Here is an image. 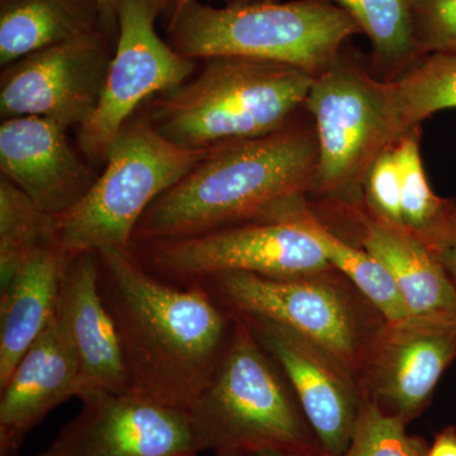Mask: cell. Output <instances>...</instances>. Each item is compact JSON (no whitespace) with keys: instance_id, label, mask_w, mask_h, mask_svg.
Instances as JSON below:
<instances>
[{"instance_id":"603a6c76","label":"cell","mask_w":456,"mask_h":456,"mask_svg":"<svg viewBox=\"0 0 456 456\" xmlns=\"http://www.w3.org/2000/svg\"><path fill=\"white\" fill-rule=\"evenodd\" d=\"M393 150L401 176L402 230L434 250L454 220L455 203L437 197L428 185L419 152V127L399 137Z\"/></svg>"},{"instance_id":"7402d4cb","label":"cell","mask_w":456,"mask_h":456,"mask_svg":"<svg viewBox=\"0 0 456 456\" xmlns=\"http://www.w3.org/2000/svg\"><path fill=\"white\" fill-rule=\"evenodd\" d=\"M398 139L432 114L456 108V56L419 57L398 79L387 82Z\"/></svg>"},{"instance_id":"cb8c5ba5","label":"cell","mask_w":456,"mask_h":456,"mask_svg":"<svg viewBox=\"0 0 456 456\" xmlns=\"http://www.w3.org/2000/svg\"><path fill=\"white\" fill-rule=\"evenodd\" d=\"M56 248L55 217L0 176V284L42 248Z\"/></svg>"},{"instance_id":"ac0fdd59","label":"cell","mask_w":456,"mask_h":456,"mask_svg":"<svg viewBox=\"0 0 456 456\" xmlns=\"http://www.w3.org/2000/svg\"><path fill=\"white\" fill-rule=\"evenodd\" d=\"M360 244L395 279L410 317L456 320V288L439 256L421 240L369 213Z\"/></svg>"},{"instance_id":"4fadbf2b","label":"cell","mask_w":456,"mask_h":456,"mask_svg":"<svg viewBox=\"0 0 456 456\" xmlns=\"http://www.w3.org/2000/svg\"><path fill=\"white\" fill-rule=\"evenodd\" d=\"M239 318L283 371L325 454L344 456L364 401L358 378L305 336L264 318Z\"/></svg>"},{"instance_id":"6da1fadb","label":"cell","mask_w":456,"mask_h":456,"mask_svg":"<svg viewBox=\"0 0 456 456\" xmlns=\"http://www.w3.org/2000/svg\"><path fill=\"white\" fill-rule=\"evenodd\" d=\"M102 298L118 334L130 393L189 411L226 353L235 318L200 284L150 274L130 248L95 251Z\"/></svg>"},{"instance_id":"ffe728a7","label":"cell","mask_w":456,"mask_h":456,"mask_svg":"<svg viewBox=\"0 0 456 456\" xmlns=\"http://www.w3.org/2000/svg\"><path fill=\"white\" fill-rule=\"evenodd\" d=\"M95 31L97 0H0V65Z\"/></svg>"},{"instance_id":"52a82bcc","label":"cell","mask_w":456,"mask_h":456,"mask_svg":"<svg viewBox=\"0 0 456 456\" xmlns=\"http://www.w3.org/2000/svg\"><path fill=\"white\" fill-rule=\"evenodd\" d=\"M336 270L298 278L224 273L198 281L233 317L272 321L305 336L362 380L384 318Z\"/></svg>"},{"instance_id":"5bb4252c","label":"cell","mask_w":456,"mask_h":456,"mask_svg":"<svg viewBox=\"0 0 456 456\" xmlns=\"http://www.w3.org/2000/svg\"><path fill=\"white\" fill-rule=\"evenodd\" d=\"M456 359V320L408 317L384 322L362 374L364 397L410 424L428 406Z\"/></svg>"},{"instance_id":"f546056e","label":"cell","mask_w":456,"mask_h":456,"mask_svg":"<svg viewBox=\"0 0 456 456\" xmlns=\"http://www.w3.org/2000/svg\"><path fill=\"white\" fill-rule=\"evenodd\" d=\"M99 16H101L102 31L108 37L117 36V23H118L119 0H97Z\"/></svg>"},{"instance_id":"836d02e7","label":"cell","mask_w":456,"mask_h":456,"mask_svg":"<svg viewBox=\"0 0 456 456\" xmlns=\"http://www.w3.org/2000/svg\"><path fill=\"white\" fill-rule=\"evenodd\" d=\"M215 456H255V455L248 454V452H220V454H215Z\"/></svg>"},{"instance_id":"7a4b0ae2","label":"cell","mask_w":456,"mask_h":456,"mask_svg":"<svg viewBox=\"0 0 456 456\" xmlns=\"http://www.w3.org/2000/svg\"><path fill=\"white\" fill-rule=\"evenodd\" d=\"M316 164L314 131L292 125L265 136L212 147L147 208L131 245L278 217L305 202Z\"/></svg>"},{"instance_id":"44dd1931","label":"cell","mask_w":456,"mask_h":456,"mask_svg":"<svg viewBox=\"0 0 456 456\" xmlns=\"http://www.w3.org/2000/svg\"><path fill=\"white\" fill-rule=\"evenodd\" d=\"M285 215L316 240L331 268L344 275L386 322H401L410 317L391 273L373 255L336 236L318 221L305 202L288 209Z\"/></svg>"},{"instance_id":"9a60e30c","label":"cell","mask_w":456,"mask_h":456,"mask_svg":"<svg viewBox=\"0 0 456 456\" xmlns=\"http://www.w3.org/2000/svg\"><path fill=\"white\" fill-rule=\"evenodd\" d=\"M77 154L68 128L41 117H17L0 126V176L13 183L53 217L73 209L97 180Z\"/></svg>"},{"instance_id":"8fae6325","label":"cell","mask_w":456,"mask_h":456,"mask_svg":"<svg viewBox=\"0 0 456 456\" xmlns=\"http://www.w3.org/2000/svg\"><path fill=\"white\" fill-rule=\"evenodd\" d=\"M110 38L95 31L29 53L3 68L2 121L41 117L80 128L97 110L112 53Z\"/></svg>"},{"instance_id":"8992f818","label":"cell","mask_w":456,"mask_h":456,"mask_svg":"<svg viewBox=\"0 0 456 456\" xmlns=\"http://www.w3.org/2000/svg\"><path fill=\"white\" fill-rule=\"evenodd\" d=\"M209 150L174 145L145 119L134 117L114 141L104 170L86 196L55 217L57 250L70 260L86 251L130 248L147 208Z\"/></svg>"},{"instance_id":"d590c367","label":"cell","mask_w":456,"mask_h":456,"mask_svg":"<svg viewBox=\"0 0 456 456\" xmlns=\"http://www.w3.org/2000/svg\"><path fill=\"white\" fill-rule=\"evenodd\" d=\"M264 2H275V0H264Z\"/></svg>"},{"instance_id":"30bf717a","label":"cell","mask_w":456,"mask_h":456,"mask_svg":"<svg viewBox=\"0 0 456 456\" xmlns=\"http://www.w3.org/2000/svg\"><path fill=\"white\" fill-rule=\"evenodd\" d=\"M171 0H119L117 46L102 92L88 122L79 128L77 145L92 165L106 164L123 127L147 101L191 79L196 61L167 44L156 20Z\"/></svg>"},{"instance_id":"83f0119b","label":"cell","mask_w":456,"mask_h":456,"mask_svg":"<svg viewBox=\"0 0 456 456\" xmlns=\"http://www.w3.org/2000/svg\"><path fill=\"white\" fill-rule=\"evenodd\" d=\"M364 187L369 213L402 228L401 176L393 145L375 159L365 176Z\"/></svg>"},{"instance_id":"d4e9b609","label":"cell","mask_w":456,"mask_h":456,"mask_svg":"<svg viewBox=\"0 0 456 456\" xmlns=\"http://www.w3.org/2000/svg\"><path fill=\"white\" fill-rule=\"evenodd\" d=\"M368 36L378 61L406 66L421 57L413 33L412 0H330Z\"/></svg>"},{"instance_id":"7c38bea8","label":"cell","mask_w":456,"mask_h":456,"mask_svg":"<svg viewBox=\"0 0 456 456\" xmlns=\"http://www.w3.org/2000/svg\"><path fill=\"white\" fill-rule=\"evenodd\" d=\"M60 430L49 456L200 455L189 411L134 395L102 393Z\"/></svg>"},{"instance_id":"2e32d148","label":"cell","mask_w":456,"mask_h":456,"mask_svg":"<svg viewBox=\"0 0 456 456\" xmlns=\"http://www.w3.org/2000/svg\"><path fill=\"white\" fill-rule=\"evenodd\" d=\"M55 317L77 360V398L130 393L121 342L99 290L95 251L77 255L66 264Z\"/></svg>"},{"instance_id":"4316f807","label":"cell","mask_w":456,"mask_h":456,"mask_svg":"<svg viewBox=\"0 0 456 456\" xmlns=\"http://www.w3.org/2000/svg\"><path fill=\"white\" fill-rule=\"evenodd\" d=\"M412 20L419 55L456 56V0H412Z\"/></svg>"},{"instance_id":"277c9868","label":"cell","mask_w":456,"mask_h":456,"mask_svg":"<svg viewBox=\"0 0 456 456\" xmlns=\"http://www.w3.org/2000/svg\"><path fill=\"white\" fill-rule=\"evenodd\" d=\"M360 32L354 18L330 0H260L224 8L193 0L171 7L169 23L171 46L194 61L245 57L314 77L335 64L344 42Z\"/></svg>"},{"instance_id":"5b68a950","label":"cell","mask_w":456,"mask_h":456,"mask_svg":"<svg viewBox=\"0 0 456 456\" xmlns=\"http://www.w3.org/2000/svg\"><path fill=\"white\" fill-rule=\"evenodd\" d=\"M233 318L226 353L211 383L189 410L200 452L329 456L281 369L248 323Z\"/></svg>"},{"instance_id":"d6986e66","label":"cell","mask_w":456,"mask_h":456,"mask_svg":"<svg viewBox=\"0 0 456 456\" xmlns=\"http://www.w3.org/2000/svg\"><path fill=\"white\" fill-rule=\"evenodd\" d=\"M68 261L55 246L42 248L0 285V388L55 317Z\"/></svg>"},{"instance_id":"4dcf8cb0","label":"cell","mask_w":456,"mask_h":456,"mask_svg":"<svg viewBox=\"0 0 456 456\" xmlns=\"http://www.w3.org/2000/svg\"><path fill=\"white\" fill-rule=\"evenodd\" d=\"M426 456H456V430L448 428L435 437L431 448Z\"/></svg>"},{"instance_id":"1f68e13d","label":"cell","mask_w":456,"mask_h":456,"mask_svg":"<svg viewBox=\"0 0 456 456\" xmlns=\"http://www.w3.org/2000/svg\"><path fill=\"white\" fill-rule=\"evenodd\" d=\"M189 2H193V0H171V7H180V5L187 4ZM228 4L230 3H253V2H260V0H224Z\"/></svg>"},{"instance_id":"f1b7e54d","label":"cell","mask_w":456,"mask_h":456,"mask_svg":"<svg viewBox=\"0 0 456 456\" xmlns=\"http://www.w3.org/2000/svg\"><path fill=\"white\" fill-rule=\"evenodd\" d=\"M432 251L439 256L441 263L448 270L450 278L456 288V215L448 232L437 242Z\"/></svg>"},{"instance_id":"e0dca14e","label":"cell","mask_w":456,"mask_h":456,"mask_svg":"<svg viewBox=\"0 0 456 456\" xmlns=\"http://www.w3.org/2000/svg\"><path fill=\"white\" fill-rule=\"evenodd\" d=\"M77 360L56 317L0 388V456H20L28 435L60 404L77 398Z\"/></svg>"},{"instance_id":"9c48e42d","label":"cell","mask_w":456,"mask_h":456,"mask_svg":"<svg viewBox=\"0 0 456 456\" xmlns=\"http://www.w3.org/2000/svg\"><path fill=\"white\" fill-rule=\"evenodd\" d=\"M305 107L317 141L312 191L353 200L378 155L398 140L387 82L338 59L314 77Z\"/></svg>"},{"instance_id":"484cf974","label":"cell","mask_w":456,"mask_h":456,"mask_svg":"<svg viewBox=\"0 0 456 456\" xmlns=\"http://www.w3.org/2000/svg\"><path fill=\"white\" fill-rule=\"evenodd\" d=\"M406 422L364 397L358 424L344 456H426L424 441L407 434Z\"/></svg>"},{"instance_id":"8d00e7d4","label":"cell","mask_w":456,"mask_h":456,"mask_svg":"<svg viewBox=\"0 0 456 456\" xmlns=\"http://www.w3.org/2000/svg\"><path fill=\"white\" fill-rule=\"evenodd\" d=\"M185 456H200L198 454L185 455Z\"/></svg>"},{"instance_id":"ba28073f","label":"cell","mask_w":456,"mask_h":456,"mask_svg":"<svg viewBox=\"0 0 456 456\" xmlns=\"http://www.w3.org/2000/svg\"><path fill=\"white\" fill-rule=\"evenodd\" d=\"M130 250L150 274L176 287L224 273L298 278L334 270L316 240L285 213L200 235L136 242Z\"/></svg>"},{"instance_id":"d6a6232c","label":"cell","mask_w":456,"mask_h":456,"mask_svg":"<svg viewBox=\"0 0 456 456\" xmlns=\"http://www.w3.org/2000/svg\"><path fill=\"white\" fill-rule=\"evenodd\" d=\"M255 456H303L297 454H290V452H257V454H254Z\"/></svg>"},{"instance_id":"e575fe53","label":"cell","mask_w":456,"mask_h":456,"mask_svg":"<svg viewBox=\"0 0 456 456\" xmlns=\"http://www.w3.org/2000/svg\"><path fill=\"white\" fill-rule=\"evenodd\" d=\"M37 456H49V455H46V454H45L44 452H42L41 454H38Z\"/></svg>"},{"instance_id":"3957f363","label":"cell","mask_w":456,"mask_h":456,"mask_svg":"<svg viewBox=\"0 0 456 456\" xmlns=\"http://www.w3.org/2000/svg\"><path fill=\"white\" fill-rule=\"evenodd\" d=\"M314 77L277 62L211 57L194 79L152 98L141 118L184 149L255 139L290 125Z\"/></svg>"}]
</instances>
